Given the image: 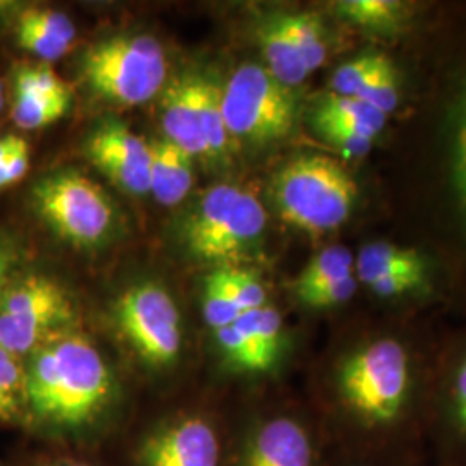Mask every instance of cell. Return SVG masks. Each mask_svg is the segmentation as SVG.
<instances>
[{
	"label": "cell",
	"instance_id": "obj_6",
	"mask_svg": "<svg viewBox=\"0 0 466 466\" xmlns=\"http://www.w3.org/2000/svg\"><path fill=\"white\" fill-rule=\"evenodd\" d=\"M71 318L66 290L49 277L28 275L9 283L0 300V346L17 358L30 356L66 332Z\"/></svg>",
	"mask_w": 466,
	"mask_h": 466
},
{
	"label": "cell",
	"instance_id": "obj_33",
	"mask_svg": "<svg viewBox=\"0 0 466 466\" xmlns=\"http://www.w3.org/2000/svg\"><path fill=\"white\" fill-rule=\"evenodd\" d=\"M17 23L35 26L67 46H73V40L76 36V28H75L73 21L66 15L52 11V9H42V7L26 9L19 15Z\"/></svg>",
	"mask_w": 466,
	"mask_h": 466
},
{
	"label": "cell",
	"instance_id": "obj_16",
	"mask_svg": "<svg viewBox=\"0 0 466 466\" xmlns=\"http://www.w3.org/2000/svg\"><path fill=\"white\" fill-rule=\"evenodd\" d=\"M250 358V373H267L277 367L283 352V321L273 306L246 311L235 323Z\"/></svg>",
	"mask_w": 466,
	"mask_h": 466
},
{
	"label": "cell",
	"instance_id": "obj_22",
	"mask_svg": "<svg viewBox=\"0 0 466 466\" xmlns=\"http://www.w3.org/2000/svg\"><path fill=\"white\" fill-rule=\"evenodd\" d=\"M26 413V370L17 356L0 346V423H15Z\"/></svg>",
	"mask_w": 466,
	"mask_h": 466
},
{
	"label": "cell",
	"instance_id": "obj_25",
	"mask_svg": "<svg viewBox=\"0 0 466 466\" xmlns=\"http://www.w3.org/2000/svg\"><path fill=\"white\" fill-rule=\"evenodd\" d=\"M202 135L206 144V157H221L227 152L228 130L221 107V86L206 80L202 84Z\"/></svg>",
	"mask_w": 466,
	"mask_h": 466
},
{
	"label": "cell",
	"instance_id": "obj_38",
	"mask_svg": "<svg viewBox=\"0 0 466 466\" xmlns=\"http://www.w3.org/2000/svg\"><path fill=\"white\" fill-rule=\"evenodd\" d=\"M17 252L9 240L0 237V275H11L16 265Z\"/></svg>",
	"mask_w": 466,
	"mask_h": 466
},
{
	"label": "cell",
	"instance_id": "obj_26",
	"mask_svg": "<svg viewBox=\"0 0 466 466\" xmlns=\"http://www.w3.org/2000/svg\"><path fill=\"white\" fill-rule=\"evenodd\" d=\"M209 277L244 313L267 306V290L254 273L235 268H221Z\"/></svg>",
	"mask_w": 466,
	"mask_h": 466
},
{
	"label": "cell",
	"instance_id": "obj_39",
	"mask_svg": "<svg viewBox=\"0 0 466 466\" xmlns=\"http://www.w3.org/2000/svg\"><path fill=\"white\" fill-rule=\"evenodd\" d=\"M21 137H16V135H7V137H2L0 138V165L15 152L17 146L21 144Z\"/></svg>",
	"mask_w": 466,
	"mask_h": 466
},
{
	"label": "cell",
	"instance_id": "obj_8",
	"mask_svg": "<svg viewBox=\"0 0 466 466\" xmlns=\"http://www.w3.org/2000/svg\"><path fill=\"white\" fill-rule=\"evenodd\" d=\"M117 329L150 367L165 368L177 361L182 350V321L177 302L159 283L128 287L115 306Z\"/></svg>",
	"mask_w": 466,
	"mask_h": 466
},
{
	"label": "cell",
	"instance_id": "obj_30",
	"mask_svg": "<svg viewBox=\"0 0 466 466\" xmlns=\"http://www.w3.org/2000/svg\"><path fill=\"white\" fill-rule=\"evenodd\" d=\"M313 125L318 134L339 150L344 157H350V159L363 157L373 147L371 138H368L367 135L360 134L358 130L350 128L346 125L333 123V121H321V119H313Z\"/></svg>",
	"mask_w": 466,
	"mask_h": 466
},
{
	"label": "cell",
	"instance_id": "obj_9",
	"mask_svg": "<svg viewBox=\"0 0 466 466\" xmlns=\"http://www.w3.org/2000/svg\"><path fill=\"white\" fill-rule=\"evenodd\" d=\"M85 152L88 161L123 192H149L150 144L123 123H102L88 137Z\"/></svg>",
	"mask_w": 466,
	"mask_h": 466
},
{
	"label": "cell",
	"instance_id": "obj_18",
	"mask_svg": "<svg viewBox=\"0 0 466 466\" xmlns=\"http://www.w3.org/2000/svg\"><path fill=\"white\" fill-rule=\"evenodd\" d=\"M356 269L365 285L385 277H408L425 282V261L417 250L402 249L389 242L365 246L360 250Z\"/></svg>",
	"mask_w": 466,
	"mask_h": 466
},
{
	"label": "cell",
	"instance_id": "obj_27",
	"mask_svg": "<svg viewBox=\"0 0 466 466\" xmlns=\"http://www.w3.org/2000/svg\"><path fill=\"white\" fill-rule=\"evenodd\" d=\"M337 11L354 25L371 30H387L400 23L402 4L396 0H346L337 4Z\"/></svg>",
	"mask_w": 466,
	"mask_h": 466
},
{
	"label": "cell",
	"instance_id": "obj_17",
	"mask_svg": "<svg viewBox=\"0 0 466 466\" xmlns=\"http://www.w3.org/2000/svg\"><path fill=\"white\" fill-rule=\"evenodd\" d=\"M258 40L267 69L275 80L292 88L308 78L309 71L300 57L299 50L296 49L292 38L287 34L280 15L268 17L259 25Z\"/></svg>",
	"mask_w": 466,
	"mask_h": 466
},
{
	"label": "cell",
	"instance_id": "obj_7",
	"mask_svg": "<svg viewBox=\"0 0 466 466\" xmlns=\"http://www.w3.org/2000/svg\"><path fill=\"white\" fill-rule=\"evenodd\" d=\"M38 215L67 244L92 248L113 225V206L99 185L76 171H59L35 185Z\"/></svg>",
	"mask_w": 466,
	"mask_h": 466
},
{
	"label": "cell",
	"instance_id": "obj_14",
	"mask_svg": "<svg viewBox=\"0 0 466 466\" xmlns=\"http://www.w3.org/2000/svg\"><path fill=\"white\" fill-rule=\"evenodd\" d=\"M240 188L230 184H218L204 192L184 227V242L188 252L206 263L208 254L223 232Z\"/></svg>",
	"mask_w": 466,
	"mask_h": 466
},
{
	"label": "cell",
	"instance_id": "obj_35",
	"mask_svg": "<svg viewBox=\"0 0 466 466\" xmlns=\"http://www.w3.org/2000/svg\"><path fill=\"white\" fill-rule=\"evenodd\" d=\"M356 290H358V280L354 279V275H350L330 285L317 289L313 292L298 296V299L311 309H329V308L346 304L348 300L352 299Z\"/></svg>",
	"mask_w": 466,
	"mask_h": 466
},
{
	"label": "cell",
	"instance_id": "obj_32",
	"mask_svg": "<svg viewBox=\"0 0 466 466\" xmlns=\"http://www.w3.org/2000/svg\"><path fill=\"white\" fill-rule=\"evenodd\" d=\"M379 56H380V52L363 54L350 63L337 67L333 73L332 82H330L332 94L340 96V97H356L367 82L370 73L377 65Z\"/></svg>",
	"mask_w": 466,
	"mask_h": 466
},
{
	"label": "cell",
	"instance_id": "obj_41",
	"mask_svg": "<svg viewBox=\"0 0 466 466\" xmlns=\"http://www.w3.org/2000/svg\"><path fill=\"white\" fill-rule=\"evenodd\" d=\"M9 283H11V275H0V300L4 298V292Z\"/></svg>",
	"mask_w": 466,
	"mask_h": 466
},
{
	"label": "cell",
	"instance_id": "obj_11",
	"mask_svg": "<svg viewBox=\"0 0 466 466\" xmlns=\"http://www.w3.org/2000/svg\"><path fill=\"white\" fill-rule=\"evenodd\" d=\"M238 466H318L315 437L298 418H267L249 433Z\"/></svg>",
	"mask_w": 466,
	"mask_h": 466
},
{
	"label": "cell",
	"instance_id": "obj_31",
	"mask_svg": "<svg viewBox=\"0 0 466 466\" xmlns=\"http://www.w3.org/2000/svg\"><path fill=\"white\" fill-rule=\"evenodd\" d=\"M202 309H204L206 323L215 332L225 327H230L244 315V311L221 290V287L211 277H208L204 282Z\"/></svg>",
	"mask_w": 466,
	"mask_h": 466
},
{
	"label": "cell",
	"instance_id": "obj_29",
	"mask_svg": "<svg viewBox=\"0 0 466 466\" xmlns=\"http://www.w3.org/2000/svg\"><path fill=\"white\" fill-rule=\"evenodd\" d=\"M16 97H54L69 96L66 82L47 66L25 67L15 78Z\"/></svg>",
	"mask_w": 466,
	"mask_h": 466
},
{
	"label": "cell",
	"instance_id": "obj_24",
	"mask_svg": "<svg viewBox=\"0 0 466 466\" xmlns=\"http://www.w3.org/2000/svg\"><path fill=\"white\" fill-rule=\"evenodd\" d=\"M356 99L365 100L375 109H379L385 116H389L400 106V85H398V71L394 61L380 54L379 61L370 73L367 82Z\"/></svg>",
	"mask_w": 466,
	"mask_h": 466
},
{
	"label": "cell",
	"instance_id": "obj_36",
	"mask_svg": "<svg viewBox=\"0 0 466 466\" xmlns=\"http://www.w3.org/2000/svg\"><path fill=\"white\" fill-rule=\"evenodd\" d=\"M30 167V150L28 144L21 140L15 152L0 165V188L11 187L16 184L25 175L28 173Z\"/></svg>",
	"mask_w": 466,
	"mask_h": 466
},
{
	"label": "cell",
	"instance_id": "obj_43",
	"mask_svg": "<svg viewBox=\"0 0 466 466\" xmlns=\"http://www.w3.org/2000/svg\"><path fill=\"white\" fill-rule=\"evenodd\" d=\"M2 106H4V96H2V84H0V111H2Z\"/></svg>",
	"mask_w": 466,
	"mask_h": 466
},
{
	"label": "cell",
	"instance_id": "obj_37",
	"mask_svg": "<svg viewBox=\"0 0 466 466\" xmlns=\"http://www.w3.org/2000/svg\"><path fill=\"white\" fill-rule=\"evenodd\" d=\"M421 285H423L421 280L408 279V277H385V279H379L375 282L368 283L370 290L382 299L406 296V294L417 290L418 287H421Z\"/></svg>",
	"mask_w": 466,
	"mask_h": 466
},
{
	"label": "cell",
	"instance_id": "obj_40",
	"mask_svg": "<svg viewBox=\"0 0 466 466\" xmlns=\"http://www.w3.org/2000/svg\"><path fill=\"white\" fill-rule=\"evenodd\" d=\"M356 466H400L398 461H383V456H375V452L367 454V463Z\"/></svg>",
	"mask_w": 466,
	"mask_h": 466
},
{
	"label": "cell",
	"instance_id": "obj_42",
	"mask_svg": "<svg viewBox=\"0 0 466 466\" xmlns=\"http://www.w3.org/2000/svg\"><path fill=\"white\" fill-rule=\"evenodd\" d=\"M54 466H88V465H84V463H75V461H73V463H59V465H54Z\"/></svg>",
	"mask_w": 466,
	"mask_h": 466
},
{
	"label": "cell",
	"instance_id": "obj_2",
	"mask_svg": "<svg viewBox=\"0 0 466 466\" xmlns=\"http://www.w3.org/2000/svg\"><path fill=\"white\" fill-rule=\"evenodd\" d=\"M25 370L28 413L49 429H86L115 398L111 370L82 333L56 335L28 356Z\"/></svg>",
	"mask_w": 466,
	"mask_h": 466
},
{
	"label": "cell",
	"instance_id": "obj_13",
	"mask_svg": "<svg viewBox=\"0 0 466 466\" xmlns=\"http://www.w3.org/2000/svg\"><path fill=\"white\" fill-rule=\"evenodd\" d=\"M267 227V211L256 196L240 192L233 204L223 232L209 250L206 263L228 268L238 261L259 240Z\"/></svg>",
	"mask_w": 466,
	"mask_h": 466
},
{
	"label": "cell",
	"instance_id": "obj_23",
	"mask_svg": "<svg viewBox=\"0 0 466 466\" xmlns=\"http://www.w3.org/2000/svg\"><path fill=\"white\" fill-rule=\"evenodd\" d=\"M283 26L292 38L308 71H315L327 59V40L321 19L313 13L280 15Z\"/></svg>",
	"mask_w": 466,
	"mask_h": 466
},
{
	"label": "cell",
	"instance_id": "obj_15",
	"mask_svg": "<svg viewBox=\"0 0 466 466\" xmlns=\"http://www.w3.org/2000/svg\"><path fill=\"white\" fill-rule=\"evenodd\" d=\"M194 185L192 157L167 138L150 142L149 192L163 206H177Z\"/></svg>",
	"mask_w": 466,
	"mask_h": 466
},
{
	"label": "cell",
	"instance_id": "obj_10",
	"mask_svg": "<svg viewBox=\"0 0 466 466\" xmlns=\"http://www.w3.org/2000/svg\"><path fill=\"white\" fill-rule=\"evenodd\" d=\"M219 437L200 417L173 420L150 433L138 451L140 466H219Z\"/></svg>",
	"mask_w": 466,
	"mask_h": 466
},
{
	"label": "cell",
	"instance_id": "obj_3",
	"mask_svg": "<svg viewBox=\"0 0 466 466\" xmlns=\"http://www.w3.org/2000/svg\"><path fill=\"white\" fill-rule=\"evenodd\" d=\"M358 185L340 163L321 154L289 161L273 180V200L283 221L300 232H332L350 218Z\"/></svg>",
	"mask_w": 466,
	"mask_h": 466
},
{
	"label": "cell",
	"instance_id": "obj_1",
	"mask_svg": "<svg viewBox=\"0 0 466 466\" xmlns=\"http://www.w3.org/2000/svg\"><path fill=\"white\" fill-rule=\"evenodd\" d=\"M335 390L370 452H383L415 425V363L398 337L382 335L348 352L335 371Z\"/></svg>",
	"mask_w": 466,
	"mask_h": 466
},
{
	"label": "cell",
	"instance_id": "obj_19",
	"mask_svg": "<svg viewBox=\"0 0 466 466\" xmlns=\"http://www.w3.org/2000/svg\"><path fill=\"white\" fill-rule=\"evenodd\" d=\"M313 119L346 125L371 140L380 135L387 123V116L365 100L340 97L335 94H329L318 102Z\"/></svg>",
	"mask_w": 466,
	"mask_h": 466
},
{
	"label": "cell",
	"instance_id": "obj_34",
	"mask_svg": "<svg viewBox=\"0 0 466 466\" xmlns=\"http://www.w3.org/2000/svg\"><path fill=\"white\" fill-rule=\"evenodd\" d=\"M16 40L21 49L32 52L36 57H40L44 61L61 59L71 49V46L63 44V42L52 38L46 32H42L35 26H30V25H23V23H17L16 25Z\"/></svg>",
	"mask_w": 466,
	"mask_h": 466
},
{
	"label": "cell",
	"instance_id": "obj_12",
	"mask_svg": "<svg viewBox=\"0 0 466 466\" xmlns=\"http://www.w3.org/2000/svg\"><path fill=\"white\" fill-rule=\"evenodd\" d=\"M202 84L199 75L185 73L163 88L161 119L165 138L190 157L206 156L202 135Z\"/></svg>",
	"mask_w": 466,
	"mask_h": 466
},
{
	"label": "cell",
	"instance_id": "obj_21",
	"mask_svg": "<svg viewBox=\"0 0 466 466\" xmlns=\"http://www.w3.org/2000/svg\"><path fill=\"white\" fill-rule=\"evenodd\" d=\"M352 252L342 246H332L318 252L294 282L296 298L350 277L352 275Z\"/></svg>",
	"mask_w": 466,
	"mask_h": 466
},
{
	"label": "cell",
	"instance_id": "obj_5",
	"mask_svg": "<svg viewBox=\"0 0 466 466\" xmlns=\"http://www.w3.org/2000/svg\"><path fill=\"white\" fill-rule=\"evenodd\" d=\"M221 107L228 135L252 144L280 140L296 123V97L267 67L242 65L221 88Z\"/></svg>",
	"mask_w": 466,
	"mask_h": 466
},
{
	"label": "cell",
	"instance_id": "obj_28",
	"mask_svg": "<svg viewBox=\"0 0 466 466\" xmlns=\"http://www.w3.org/2000/svg\"><path fill=\"white\" fill-rule=\"evenodd\" d=\"M69 96L54 97H16L11 116L21 130H38L66 115Z\"/></svg>",
	"mask_w": 466,
	"mask_h": 466
},
{
	"label": "cell",
	"instance_id": "obj_20",
	"mask_svg": "<svg viewBox=\"0 0 466 466\" xmlns=\"http://www.w3.org/2000/svg\"><path fill=\"white\" fill-rule=\"evenodd\" d=\"M435 427L452 451L466 456V354L451 375Z\"/></svg>",
	"mask_w": 466,
	"mask_h": 466
},
{
	"label": "cell",
	"instance_id": "obj_4",
	"mask_svg": "<svg viewBox=\"0 0 466 466\" xmlns=\"http://www.w3.org/2000/svg\"><path fill=\"white\" fill-rule=\"evenodd\" d=\"M82 71L102 99L138 106L165 88L167 56L154 36L119 35L86 50Z\"/></svg>",
	"mask_w": 466,
	"mask_h": 466
}]
</instances>
